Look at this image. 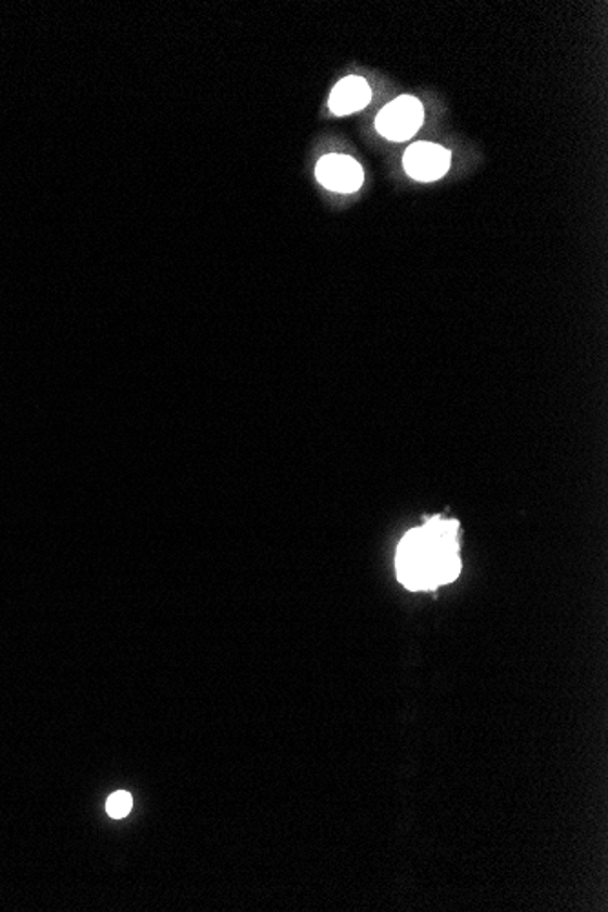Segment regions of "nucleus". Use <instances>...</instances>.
<instances>
[{
	"instance_id": "obj_1",
	"label": "nucleus",
	"mask_w": 608,
	"mask_h": 912,
	"mask_svg": "<svg viewBox=\"0 0 608 912\" xmlns=\"http://www.w3.org/2000/svg\"><path fill=\"white\" fill-rule=\"evenodd\" d=\"M458 521L434 518L402 538L397 549V579L410 590H434L461 572Z\"/></svg>"
},
{
	"instance_id": "obj_2",
	"label": "nucleus",
	"mask_w": 608,
	"mask_h": 912,
	"mask_svg": "<svg viewBox=\"0 0 608 912\" xmlns=\"http://www.w3.org/2000/svg\"><path fill=\"white\" fill-rule=\"evenodd\" d=\"M423 104L412 95H401L399 99L381 110L375 126L386 139L401 143L415 135V132L423 126Z\"/></svg>"
},
{
	"instance_id": "obj_3",
	"label": "nucleus",
	"mask_w": 608,
	"mask_h": 912,
	"mask_svg": "<svg viewBox=\"0 0 608 912\" xmlns=\"http://www.w3.org/2000/svg\"><path fill=\"white\" fill-rule=\"evenodd\" d=\"M402 162L410 177L421 183H432L448 172L450 151L432 143H415L408 148Z\"/></svg>"
},
{
	"instance_id": "obj_4",
	"label": "nucleus",
	"mask_w": 608,
	"mask_h": 912,
	"mask_svg": "<svg viewBox=\"0 0 608 912\" xmlns=\"http://www.w3.org/2000/svg\"><path fill=\"white\" fill-rule=\"evenodd\" d=\"M319 183L337 194H353L363 186L364 173L359 162L348 156H326L318 164Z\"/></svg>"
},
{
	"instance_id": "obj_5",
	"label": "nucleus",
	"mask_w": 608,
	"mask_h": 912,
	"mask_svg": "<svg viewBox=\"0 0 608 912\" xmlns=\"http://www.w3.org/2000/svg\"><path fill=\"white\" fill-rule=\"evenodd\" d=\"M372 99L370 86L363 77H346L335 84L330 95L328 107L335 115H350L369 107Z\"/></svg>"
},
{
	"instance_id": "obj_6",
	"label": "nucleus",
	"mask_w": 608,
	"mask_h": 912,
	"mask_svg": "<svg viewBox=\"0 0 608 912\" xmlns=\"http://www.w3.org/2000/svg\"><path fill=\"white\" fill-rule=\"evenodd\" d=\"M132 803H134V800H132V796L128 792H123V790L115 792V794L108 798V814L115 819L124 818L132 811Z\"/></svg>"
}]
</instances>
